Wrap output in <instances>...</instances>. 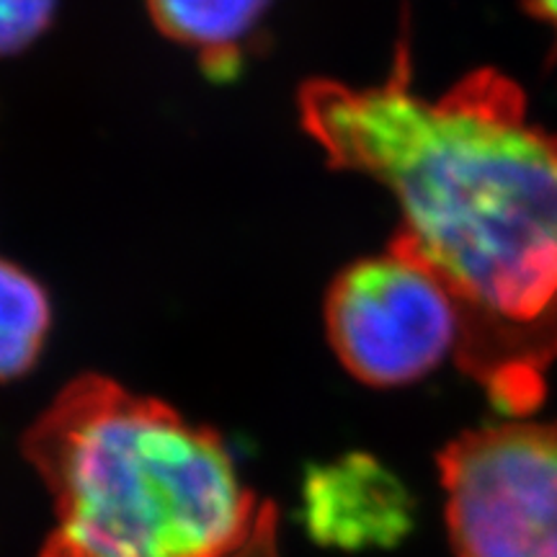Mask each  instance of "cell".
Returning <instances> with one entry per match:
<instances>
[{
  "label": "cell",
  "mask_w": 557,
  "mask_h": 557,
  "mask_svg": "<svg viewBox=\"0 0 557 557\" xmlns=\"http://www.w3.org/2000/svg\"><path fill=\"white\" fill-rule=\"evenodd\" d=\"M299 120L331 165L398 201L395 243L462 310L459 364L506 413L537 408L557 359V135L519 88L480 70L423 99L400 58L377 86L308 83Z\"/></svg>",
  "instance_id": "6da1fadb"
},
{
  "label": "cell",
  "mask_w": 557,
  "mask_h": 557,
  "mask_svg": "<svg viewBox=\"0 0 557 557\" xmlns=\"http://www.w3.org/2000/svg\"><path fill=\"white\" fill-rule=\"evenodd\" d=\"M54 504L39 557H278L276 508L212 429L86 374L26 431Z\"/></svg>",
  "instance_id": "7a4b0ae2"
},
{
  "label": "cell",
  "mask_w": 557,
  "mask_h": 557,
  "mask_svg": "<svg viewBox=\"0 0 557 557\" xmlns=\"http://www.w3.org/2000/svg\"><path fill=\"white\" fill-rule=\"evenodd\" d=\"M438 472L455 557H557V423L468 431Z\"/></svg>",
  "instance_id": "3957f363"
},
{
  "label": "cell",
  "mask_w": 557,
  "mask_h": 557,
  "mask_svg": "<svg viewBox=\"0 0 557 557\" xmlns=\"http://www.w3.org/2000/svg\"><path fill=\"white\" fill-rule=\"evenodd\" d=\"M325 331L348 374L372 387L426 377L462 341V310L426 263L393 240L385 256L341 271Z\"/></svg>",
  "instance_id": "277c9868"
},
{
  "label": "cell",
  "mask_w": 557,
  "mask_h": 557,
  "mask_svg": "<svg viewBox=\"0 0 557 557\" xmlns=\"http://www.w3.org/2000/svg\"><path fill=\"white\" fill-rule=\"evenodd\" d=\"M302 496L310 534L333 547H393L413 527L406 485L369 455L312 468Z\"/></svg>",
  "instance_id": "5b68a950"
},
{
  "label": "cell",
  "mask_w": 557,
  "mask_h": 557,
  "mask_svg": "<svg viewBox=\"0 0 557 557\" xmlns=\"http://www.w3.org/2000/svg\"><path fill=\"white\" fill-rule=\"evenodd\" d=\"M271 0H148L152 24L171 41L199 54L212 75L238 67L240 47L248 41Z\"/></svg>",
  "instance_id": "8992f818"
},
{
  "label": "cell",
  "mask_w": 557,
  "mask_h": 557,
  "mask_svg": "<svg viewBox=\"0 0 557 557\" xmlns=\"http://www.w3.org/2000/svg\"><path fill=\"white\" fill-rule=\"evenodd\" d=\"M52 329V305L41 284L0 259V382L37 364Z\"/></svg>",
  "instance_id": "52a82bcc"
},
{
  "label": "cell",
  "mask_w": 557,
  "mask_h": 557,
  "mask_svg": "<svg viewBox=\"0 0 557 557\" xmlns=\"http://www.w3.org/2000/svg\"><path fill=\"white\" fill-rule=\"evenodd\" d=\"M58 0H0V58L37 41L50 26Z\"/></svg>",
  "instance_id": "ba28073f"
},
{
  "label": "cell",
  "mask_w": 557,
  "mask_h": 557,
  "mask_svg": "<svg viewBox=\"0 0 557 557\" xmlns=\"http://www.w3.org/2000/svg\"><path fill=\"white\" fill-rule=\"evenodd\" d=\"M529 5H532V11L540 18H545L547 24H553L557 29V0H529Z\"/></svg>",
  "instance_id": "9c48e42d"
}]
</instances>
